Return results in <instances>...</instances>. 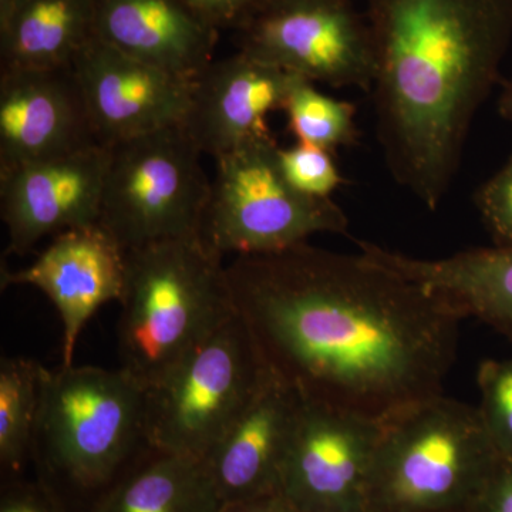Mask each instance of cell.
I'll list each match as a JSON object with an SVG mask.
<instances>
[{"instance_id": "26", "label": "cell", "mask_w": 512, "mask_h": 512, "mask_svg": "<svg viewBox=\"0 0 512 512\" xmlns=\"http://www.w3.org/2000/svg\"><path fill=\"white\" fill-rule=\"evenodd\" d=\"M0 512H72L39 478L18 477L2 481Z\"/></svg>"}, {"instance_id": "9", "label": "cell", "mask_w": 512, "mask_h": 512, "mask_svg": "<svg viewBox=\"0 0 512 512\" xmlns=\"http://www.w3.org/2000/svg\"><path fill=\"white\" fill-rule=\"evenodd\" d=\"M241 52L311 83L370 92L376 57L350 0H271L241 29Z\"/></svg>"}, {"instance_id": "5", "label": "cell", "mask_w": 512, "mask_h": 512, "mask_svg": "<svg viewBox=\"0 0 512 512\" xmlns=\"http://www.w3.org/2000/svg\"><path fill=\"white\" fill-rule=\"evenodd\" d=\"M500 457L478 407L421 400L382 423L366 512H468Z\"/></svg>"}, {"instance_id": "30", "label": "cell", "mask_w": 512, "mask_h": 512, "mask_svg": "<svg viewBox=\"0 0 512 512\" xmlns=\"http://www.w3.org/2000/svg\"><path fill=\"white\" fill-rule=\"evenodd\" d=\"M498 114L504 120L512 121V80L505 84L503 93L498 99Z\"/></svg>"}, {"instance_id": "29", "label": "cell", "mask_w": 512, "mask_h": 512, "mask_svg": "<svg viewBox=\"0 0 512 512\" xmlns=\"http://www.w3.org/2000/svg\"><path fill=\"white\" fill-rule=\"evenodd\" d=\"M220 512H301L281 491L222 504Z\"/></svg>"}, {"instance_id": "22", "label": "cell", "mask_w": 512, "mask_h": 512, "mask_svg": "<svg viewBox=\"0 0 512 512\" xmlns=\"http://www.w3.org/2000/svg\"><path fill=\"white\" fill-rule=\"evenodd\" d=\"M282 111L296 143L311 144L335 154L339 148L355 146L359 138L356 107L319 92L315 83L301 77L293 80Z\"/></svg>"}, {"instance_id": "16", "label": "cell", "mask_w": 512, "mask_h": 512, "mask_svg": "<svg viewBox=\"0 0 512 512\" xmlns=\"http://www.w3.org/2000/svg\"><path fill=\"white\" fill-rule=\"evenodd\" d=\"M301 403L298 389L268 367L252 399L205 457L222 503L279 491Z\"/></svg>"}, {"instance_id": "1", "label": "cell", "mask_w": 512, "mask_h": 512, "mask_svg": "<svg viewBox=\"0 0 512 512\" xmlns=\"http://www.w3.org/2000/svg\"><path fill=\"white\" fill-rule=\"evenodd\" d=\"M227 278L265 365L306 399L383 423L443 393L463 318L363 252L302 242L235 256Z\"/></svg>"}, {"instance_id": "11", "label": "cell", "mask_w": 512, "mask_h": 512, "mask_svg": "<svg viewBox=\"0 0 512 512\" xmlns=\"http://www.w3.org/2000/svg\"><path fill=\"white\" fill-rule=\"evenodd\" d=\"M110 146H94L0 171V215L8 252L25 255L42 239L99 224Z\"/></svg>"}, {"instance_id": "19", "label": "cell", "mask_w": 512, "mask_h": 512, "mask_svg": "<svg viewBox=\"0 0 512 512\" xmlns=\"http://www.w3.org/2000/svg\"><path fill=\"white\" fill-rule=\"evenodd\" d=\"M94 36V0H9L0 6L2 70L72 67Z\"/></svg>"}, {"instance_id": "21", "label": "cell", "mask_w": 512, "mask_h": 512, "mask_svg": "<svg viewBox=\"0 0 512 512\" xmlns=\"http://www.w3.org/2000/svg\"><path fill=\"white\" fill-rule=\"evenodd\" d=\"M42 366L25 357H2L0 360L2 481L22 477L25 467L32 463Z\"/></svg>"}, {"instance_id": "10", "label": "cell", "mask_w": 512, "mask_h": 512, "mask_svg": "<svg viewBox=\"0 0 512 512\" xmlns=\"http://www.w3.org/2000/svg\"><path fill=\"white\" fill-rule=\"evenodd\" d=\"M382 423L302 396L279 491L301 512H366Z\"/></svg>"}, {"instance_id": "15", "label": "cell", "mask_w": 512, "mask_h": 512, "mask_svg": "<svg viewBox=\"0 0 512 512\" xmlns=\"http://www.w3.org/2000/svg\"><path fill=\"white\" fill-rule=\"evenodd\" d=\"M296 76L239 52L214 60L192 80L183 128L214 160L249 141L271 136L266 117L284 109Z\"/></svg>"}, {"instance_id": "28", "label": "cell", "mask_w": 512, "mask_h": 512, "mask_svg": "<svg viewBox=\"0 0 512 512\" xmlns=\"http://www.w3.org/2000/svg\"><path fill=\"white\" fill-rule=\"evenodd\" d=\"M468 512H512V460L500 457Z\"/></svg>"}, {"instance_id": "12", "label": "cell", "mask_w": 512, "mask_h": 512, "mask_svg": "<svg viewBox=\"0 0 512 512\" xmlns=\"http://www.w3.org/2000/svg\"><path fill=\"white\" fill-rule=\"evenodd\" d=\"M72 70L101 144L183 126L192 80L134 59L96 36L74 59Z\"/></svg>"}, {"instance_id": "7", "label": "cell", "mask_w": 512, "mask_h": 512, "mask_svg": "<svg viewBox=\"0 0 512 512\" xmlns=\"http://www.w3.org/2000/svg\"><path fill=\"white\" fill-rule=\"evenodd\" d=\"M274 137H262L215 160L200 237L218 254H272L315 234H346L349 220L332 198L306 197L286 181Z\"/></svg>"}, {"instance_id": "31", "label": "cell", "mask_w": 512, "mask_h": 512, "mask_svg": "<svg viewBox=\"0 0 512 512\" xmlns=\"http://www.w3.org/2000/svg\"><path fill=\"white\" fill-rule=\"evenodd\" d=\"M8 2L9 0H0V6H5Z\"/></svg>"}, {"instance_id": "4", "label": "cell", "mask_w": 512, "mask_h": 512, "mask_svg": "<svg viewBox=\"0 0 512 512\" xmlns=\"http://www.w3.org/2000/svg\"><path fill=\"white\" fill-rule=\"evenodd\" d=\"M222 259L201 237L127 252L120 369L151 386L235 315Z\"/></svg>"}, {"instance_id": "13", "label": "cell", "mask_w": 512, "mask_h": 512, "mask_svg": "<svg viewBox=\"0 0 512 512\" xmlns=\"http://www.w3.org/2000/svg\"><path fill=\"white\" fill-rule=\"evenodd\" d=\"M127 252L99 224L69 229L52 238L20 271H2V286L30 285L55 305L63 328L62 365H73L84 326L109 302H120Z\"/></svg>"}, {"instance_id": "2", "label": "cell", "mask_w": 512, "mask_h": 512, "mask_svg": "<svg viewBox=\"0 0 512 512\" xmlns=\"http://www.w3.org/2000/svg\"><path fill=\"white\" fill-rule=\"evenodd\" d=\"M377 138L397 184L436 211L512 40V0H369Z\"/></svg>"}, {"instance_id": "3", "label": "cell", "mask_w": 512, "mask_h": 512, "mask_svg": "<svg viewBox=\"0 0 512 512\" xmlns=\"http://www.w3.org/2000/svg\"><path fill=\"white\" fill-rule=\"evenodd\" d=\"M148 447L146 389L126 370L42 366L32 463L70 511H89Z\"/></svg>"}, {"instance_id": "25", "label": "cell", "mask_w": 512, "mask_h": 512, "mask_svg": "<svg viewBox=\"0 0 512 512\" xmlns=\"http://www.w3.org/2000/svg\"><path fill=\"white\" fill-rule=\"evenodd\" d=\"M478 214L494 245H512V156L476 192Z\"/></svg>"}, {"instance_id": "18", "label": "cell", "mask_w": 512, "mask_h": 512, "mask_svg": "<svg viewBox=\"0 0 512 512\" xmlns=\"http://www.w3.org/2000/svg\"><path fill=\"white\" fill-rule=\"evenodd\" d=\"M360 252L439 296L461 318H474L512 342V245L470 248L424 259L357 241Z\"/></svg>"}, {"instance_id": "6", "label": "cell", "mask_w": 512, "mask_h": 512, "mask_svg": "<svg viewBox=\"0 0 512 512\" xmlns=\"http://www.w3.org/2000/svg\"><path fill=\"white\" fill-rule=\"evenodd\" d=\"M183 126L111 144L99 225L124 251L200 237L211 181Z\"/></svg>"}, {"instance_id": "23", "label": "cell", "mask_w": 512, "mask_h": 512, "mask_svg": "<svg viewBox=\"0 0 512 512\" xmlns=\"http://www.w3.org/2000/svg\"><path fill=\"white\" fill-rule=\"evenodd\" d=\"M478 412L501 457L512 460V356L487 359L478 367Z\"/></svg>"}, {"instance_id": "27", "label": "cell", "mask_w": 512, "mask_h": 512, "mask_svg": "<svg viewBox=\"0 0 512 512\" xmlns=\"http://www.w3.org/2000/svg\"><path fill=\"white\" fill-rule=\"evenodd\" d=\"M198 15L218 30L241 29L271 0H185Z\"/></svg>"}, {"instance_id": "8", "label": "cell", "mask_w": 512, "mask_h": 512, "mask_svg": "<svg viewBox=\"0 0 512 512\" xmlns=\"http://www.w3.org/2000/svg\"><path fill=\"white\" fill-rule=\"evenodd\" d=\"M266 373L268 366L235 312L180 365L144 387L148 444L205 460Z\"/></svg>"}, {"instance_id": "14", "label": "cell", "mask_w": 512, "mask_h": 512, "mask_svg": "<svg viewBox=\"0 0 512 512\" xmlns=\"http://www.w3.org/2000/svg\"><path fill=\"white\" fill-rule=\"evenodd\" d=\"M101 144L72 67L2 70L0 171Z\"/></svg>"}, {"instance_id": "17", "label": "cell", "mask_w": 512, "mask_h": 512, "mask_svg": "<svg viewBox=\"0 0 512 512\" xmlns=\"http://www.w3.org/2000/svg\"><path fill=\"white\" fill-rule=\"evenodd\" d=\"M96 37L148 64L194 80L214 62L220 30L185 0H94Z\"/></svg>"}, {"instance_id": "20", "label": "cell", "mask_w": 512, "mask_h": 512, "mask_svg": "<svg viewBox=\"0 0 512 512\" xmlns=\"http://www.w3.org/2000/svg\"><path fill=\"white\" fill-rule=\"evenodd\" d=\"M205 460L148 447L87 512H220Z\"/></svg>"}, {"instance_id": "24", "label": "cell", "mask_w": 512, "mask_h": 512, "mask_svg": "<svg viewBox=\"0 0 512 512\" xmlns=\"http://www.w3.org/2000/svg\"><path fill=\"white\" fill-rule=\"evenodd\" d=\"M278 161L286 181L306 197L328 200L346 183L333 153L325 148L303 143L279 147Z\"/></svg>"}]
</instances>
